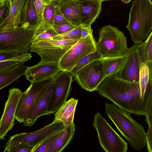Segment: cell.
<instances>
[{
  "label": "cell",
  "instance_id": "ee69618b",
  "mask_svg": "<svg viewBox=\"0 0 152 152\" xmlns=\"http://www.w3.org/2000/svg\"><path fill=\"white\" fill-rule=\"evenodd\" d=\"M101 0V1H102H102H105L111 0Z\"/></svg>",
  "mask_w": 152,
  "mask_h": 152
},
{
  "label": "cell",
  "instance_id": "7a4b0ae2",
  "mask_svg": "<svg viewBox=\"0 0 152 152\" xmlns=\"http://www.w3.org/2000/svg\"><path fill=\"white\" fill-rule=\"evenodd\" d=\"M104 106L106 114L129 145L136 151L144 148L146 133L142 126L134 119L130 113L114 104L105 103Z\"/></svg>",
  "mask_w": 152,
  "mask_h": 152
},
{
  "label": "cell",
  "instance_id": "277c9868",
  "mask_svg": "<svg viewBox=\"0 0 152 152\" xmlns=\"http://www.w3.org/2000/svg\"><path fill=\"white\" fill-rule=\"evenodd\" d=\"M96 47L103 57L125 55L129 49L124 33L110 25L104 26L100 29Z\"/></svg>",
  "mask_w": 152,
  "mask_h": 152
},
{
  "label": "cell",
  "instance_id": "484cf974",
  "mask_svg": "<svg viewBox=\"0 0 152 152\" xmlns=\"http://www.w3.org/2000/svg\"><path fill=\"white\" fill-rule=\"evenodd\" d=\"M103 57L101 53L96 50L85 56L78 62L76 66L69 72L73 77L82 68L94 61L100 59Z\"/></svg>",
  "mask_w": 152,
  "mask_h": 152
},
{
  "label": "cell",
  "instance_id": "44dd1931",
  "mask_svg": "<svg viewBox=\"0 0 152 152\" xmlns=\"http://www.w3.org/2000/svg\"><path fill=\"white\" fill-rule=\"evenodd\" d=\"M75 127L74 122L70 125L65 126L48 152H62L72 140L75 132Z\"/></svg>",
  "mask_w": 152,
  "mask_h": 152
},
{
  "label": "cell",
  "instance_id": "d590c367",
  "mask_svg": "<svg viewBox=\"0 0 152 152\" xmlns=\"http://www.w3.org/2000/svg\"><path fill=\"white\" fill-rule=\"evenodd\" d=\"M58 35V34L52 26L40 34L33 40H42L54 37Z\"/></svg>",
  "mask_w": 152,
  "mask_h": 152
},
{
  "label": "cell",
  "instance_id": "e575fe53",
  "mask_svg": "<svg viewBox=\"0 0 152 152\" xmlns=\"http://www.w3.org/2000/svg\"><path fill=\"white\" fill-rule=\"evenodd\" d=\"M53 27L58 34H62L70 31L77 27L71 23L58 25H53Z\"/></svg>",
  "mask_w": 152,
  "mask_h": 152
},
{
  "label": "cell",
  "instance_id": "74e56055",
  "mask_svg": "<svg viewBox=\"0 0 152 152\" xmlns=\"http://www.w3.org/2000/svg\"><path fill=\"white\" fill-rule=\"evenodd\" d=\"M145 116L146 117L145 121L149 127H152V96L149 99Z\"/></svg>",
  "mask_w": 152,
  "mask_h": 152
},
{
  "label": "cell",
  "instance_id": "8d00e7d4",
  "mask_svg": "<svg viewBox=\"0 0 152 152\" xmlns=\"http://www.w3.org/2000/svg\"><path fill=\"white\" fill-rule=\"evenodd\" d=\"M21 54L16 51H0V61L10 59Z\"/></svg>",
  "mask_w": 152,
  "mask_h": 152
},
{
  "label": "cell",
  "instance_id": "6da1fadb",
  "mask_svg": "<svg viewBox=\"0 0 152 152\" xmlns=\"http://www.w3.org/2000/svg\"><path fill=\"white\" fill-rule=\"evenodd\" d=\"M96 91L118 107L130 113L145 116L148 102L152 96L149 88L145 99L141 95L139 82L126 80L116 75L105 77Z\"/></svg>",
  "mask_w": 152,
  "mask_h": 152
},
{
  "label": "cell",
  "instance_id": "8992f818",
  "mask_svg": "<svg viewBox=\"0 0 152 152\" xmlns=\"http://www.w3.org/2000/svg\"><path fill=\"white\" fill-rule=\"evenodd\" d=\"M99 144L106 152H126L128 144L110 126L101 113L95 114L92 122Z\"/></svg>",
  "mask_w": 152,
  "mask_h": 152
},
{
  "label": "cell",
  "instance_id": "9c48e42d",
  "mask_svg": "<svg viewBox=\"0 0 152 152\" xmlns=\"http://www.w3.org/2000/svg\"><path fill=\"white\" fill-rule=\"evenodd\" d=\"M54 77L31 82L28 88L21 93L15 114V118L19 123H23L31 108L46 90Z\"/></svg>",
  "mask_w": 152,
  "mask_h": 152
},
{
  "label": "cell",
  "instance_id": "2e32d148",
  "mask_svg": "<svg viewBox=\"0 0 152 152\" xmlns=\"http://www.w3.org/2000/svg\"><path fill=\"white\" fill-rule=\"evenodd\" d=\"M54 77L51 83L41 97L31 108L23 121V124L25 126L30 127L34 124L39 117L48 115L46 111L50 96L55 87Z\"/></svg>",
  "mask_w": 152,
  "mask_h": 152
},
{
  "label": "cell",
  "instance_id": "603a6c76",
  "mask_svg": "<svg viewBox=\"0 0 152 152\" xmlns=\"http://www.w3.org/2000/svg\"><path fill=\"white\" fill-rule=\"evenodd\" d=\"M25 62H21L10 70L0 72V90L24 75L27 67L24 65Z\"/></svg>",
  "mask_w": 152,
  "mask_h": 152
},
{
  "label": "cell",
  "instance_id": "9a60e30c",
  "mask_svg": "<svg viewBox=\"0 0 152 152\" xmlns=\"http://www.w3.org/2000/svg\"><path fill=\"white\" fill-rule=\"evenodd\" d=\"M61 71L58 61H40L33 66L27 67L24 75L31 83L53 77Z\"/></svg>",
  "mask_w": 152,
  "mask_h": 152
},
{
  "label": "cell",
  "instance_id": "ba28073f",
  "mask_svg": "<svg viewBox=\"0 0 152 152\" xmlns=\"http://www.w3.org/2000/svg\"><path fill=\"white\" fill-rule=\"evenodd\" d=\"M125 63L116 75L126 81L138 82L142 64L145 63V43L134 44L129 48Z\"/></svg>",
  "mask_w": 152,
  "mask_h": 152
},
{
  "label": "cell",
  "instance_id": "b9f144b4",
  "mask_svg": "<svg viewBox=\"0 0 152 152\" xmlns=\"http://www.w3.org/2000/svg\"><path fill=\"white\" fill-rule=\"evenodd\" d=\"M126 4L129 3L131 0H120Z\"/></svg>",
  "mask_w": 152,
  "mask_h": 152
},
{
  "label": "cell",
  "instance_id": "8fae6325",
  "mask_svg": "<svg viewBox=\"0 0 152 152\" xmlns=\"http://www.w3.org/2000/svg\"><path fill=\"white\" fill-rule=\"evenodd\" d=\"M65 126L61 121L53 120L50 124L42 129L32 132L21 133L11 136L6 143V145L23 142L34 147L31 152L44 140L51 136L62 131Z\"/></svg>",
  "mask_w": 152,
  "mask_h": 152
},
{
  "label": "cell",
  "instance_id": "e0dca14e",
  "mask_svg": "<svg viewBox=\"0 0 152 152\" xmlns=\"http://www.w3.org/2000/svg\"><path fill=\"white\" fill-rule=\"evenodd\" d=\"M78 4L81 26H91L101 11L100 0H76Z\"/></svg>",
  "mask_w": 152,
  "mask_h": 152
},
{
  "label": "cell",
  "instance_id": "52a82bcc",
  "mask_svg": "<svg viewBox=\"0 0 152 152\" xmlns=\"http://www.w3.org/2000/svg\"><path fill=\"white\" fill-rule=\"evenodd\" d=\"M79 39L54 40L50 38L33 40L30 51L38 54L41 62L58 61Z\"/></svg>",
  "mask_w": 152,
  "mask_h": 152
},
{
  "label": "cell",
  "instance_id": "3957f363",
  "mask_svg": "<svg viewBox=\"0 0 152 152\" xmlns=\"http://www.w3.org/2000/svg\"><path fill=\"white\" fill-rule=\"evenodd\" d=\"M134 44L145 40L152 28V3L151 0H133L126 27Z\"/></svg>",
  "mask_w": 152,
  "mask_h": 152
},
{
  "label": "cell",
  "instance_id": "30bf717a",
  "mask_svg": "<svg viewBox=\"0 0 152 152\" xmlns=\"http://www.w3.org/2000/svg\"><path fill=\"white\" fill-rule=\"evenodd\" d=\"M96 42L93 35L81 38L58 61L61 71L69 72L83 57L96 50Z\"/></svg>",
  "mask_w": 152,
  "mask_h": 152
},
{
  "label": "cell",
  "instance_id": "d6a6232c",
  "mask_svg": "<svg viewBox=\"0 0 152 152\" xmlns=\"http://www.w3.org/2000/svg\"><path fill=\"white\" fill-rule=\"evenodd\" d=\"M67 23H71L64 16L57 4L55 10L53 25H58Z\"/></svg>",
  "mask_w": 152,
  "mask_h": 152
},
{
  "label": "cell",
  "instance_id": "d6986e66",
  "mask_svg": "<svg viewBox=\"0 0 152 152\" xmlns=\"http://www.w3.org/2000/svg\"><path fill=\"white\" fill-rule=\"evenodd\" d=\"M78 101L77 99L73 98L66 101L55 113L54 120L61 121L65 126L72 123Z\"/></svg>",
  "mask_w": 152,
  "mask_h": 152
},
{
  "label": "cell",
  "instance_id": "ac0fdd59",
  "mask_svg": "<svg viewBox=\"0 0 152 152\" xmlns=\"http://www.w3.org/2000/svg\"><path fill=\"white\" fill-rule=\"evenodd\" d=\"M58 6L65 18L72 24L81 26L80 14L76 0H58Z\"/></svg>",
  "mask_w": 152,
  "mask_h": 152
},
{
  "label": "cell",
  "instance_id": "4dcf8cb0",
  "mask_svg": "<svg viewBox=\"0 0 152 152\" xmlns=\"http://www.w3.org/2000/svg\"><path fill=\"white\" fill-rule=\"evenodd\" d=\"M34 147L26 143H15L5 145L4 152H31Z\"/></svg>",
  "mask_w": 152,
  "mask_h": 152
},
{
  "label": "cell",
  "instance_id": "4fadbf2b",
  "mask_svg": "<svg viewBox=\"0 0 152 152\" xmlns=\"http://www.w3.org/2000/svg\"><path fill=\"white\" fill-rule=\"evenodd\" d=\"M74 77L83 89L90 92L96 91L106 77L102 61L97 60L88 64L81 69Z\"/></svg>",
  "mask_w": 152,
  "mask_h": 152
},
{
  "label": "cell",
  "instance_id": "f1b7e54d",
  "mask_svg": "<svg viewBox=\"0 0 152 152\" xmlns=\"http://www.w3.org/2000/svg\"><path fill=\"white\" fill-rule=\"evenodd\" d=\"M145 43V63L148 66L150 75H152V32L147 37Z\"/></svg>",
  "mask_w": 152,
  "mask_h": 152
},
{
  "label": "cell",
  "instance_id": "7402d4cb",
  "mask_svg": "<svg viewBox=\"0 0 152 152\" xmlns=\"http://www.w3.org/2000/svg\"><path fill=\"white\" fill-rule=\"evenodd\" d=\"M126 58V54L101 58L100 60L103 63L106 77L116 75L124 64Z\"/></svg>",
  "mask_w": 152,
  "mask_h": 152
},
{
  "label": "cell",
  "instance_id": "7c38bea8",
  "mask_svg": "<svg viewBox=\"0 0 152 152\" xmlns=\"http://www.w3.org/2000/svg\"><path fill=\"white\" fill-rule=\"evenodd\" d=\"M54 78L55 87L46 111L48 115L58 110L66 101L71 91L73 77L69 72L61 71Z\"/></svg>",
  "mask_w": 152,
  "mask_h": 152
},
{
  "label": "cell",
  "instance_id": "836d02e7",
  "mask_svg": "<svg viewBox=\"0 0 152 152\" xmlns=\"http://www.w3.org/2000/svg\"><path fill=\"white\" fill-rule=\"evenodd\" d=\"M10 8L9 1H6L0 3V25L7 17Z\"/></svg>",
  "mask_w": 152,
  "mask_h": 152
},
{
  "label": "cell",
  "instance_id": "60d3db41",
  "mask_svg": "<svg viewBox=\"0 0 152 152\" xmlns=\"http://www.w3.org/2000/svg\"><path fill=\"white\" fill-rule=\"evenodd\" d=\"M26 0H10L9 3L16 2L22 10Z\"/></svg>",
  "mask_w": 152,
  "mask_h": 152
},
{
  "label": "cell",
  "instance_id": "d4e9b609",
  "mask_svg": "<svg viewBox=\"0 0 152 152\" xmlns=\"http://www.w3.org/2000/svg\"><path fill=\"white\" fill-rule=\"evenodd\" d=\"M31 57V54L27 52L22 53L13 58L0 61V72L10 70L21 62H25Z\"/></svg>",
  "mask_w": 152,
  "mask_h": 152
},
{
  "label": "cell",
  "instance_id": "f546056e",
  "mask_svg": "<svg viewBox=\"0 0 152 152\" xmlns=\"http://www.w3.org/2000/svg\"><path fill=\"white\" fill-rule=\"evenodd\" d=\"M82 28V26H80L67 32L49 38L54 40L79 39L81 38Z\"/></svg>",
  "mask_w": 152,
  "mask_h": 152
},
{
  "label": "cell",
  "instance_id": "1f68e13d",
  "mask_svg": "<svg viewBox=\"0 0 152 152\" xmlns=\"http://www.w3.org/2000/svg\"><path fill=\"white\" fill-rule=\"evenodd\" d=\"M60 132L51 136L44 140L37 147L34 152H48L55 142Z\"/></svg>",
  "mask_w": 152,
  "mask_h": 152
},
{
  "label": "cell",
  "instance_id": "ab89813d",
  "mask_svg": "<svg viewBox=\"0 0 152 152\" xmlns=\"http://www.w3.org/2000/svg\"><path fill=\"white\" fill-rule=\"evenodd\" d=\"M91 35H93V30L91 26L82 27L81 38H86Z\"/></svg>",
  "mask_w": 152,
  "mask_h": 152
},
{
  "label": "cell",
  "instance_id": "83f0119b",
  "mask_svg": "<svg viewBox=\"0 0 152 152\" xmlns=\"http://www.w3.org/2000/svg\"><path fill=\"white\" fill-rule=\"evenodd\" d=\"M58 0H51L50 3L45 5L43 13V22L53 26L55 10Z\"/></svg>",
  "mask_w": 152,
  "mask_h": 152
},
{
  "label": "cell",
  "instance_id": "5b68a950",
  "mask_svg": "<svg viewBox=\"0 0 152 152\" xmlns=\"http://www.w3.org/2000/svg\"><path fill=\"white\" fill-rule=\"evenodd\" d=\"M35 29L21 27L0 29V51L22 54L30 51Z\"/></svg>",
  "mask_w": 152,
  "mask_h": 152
},
{
  "label": "cell",
  "instance_id": "4316f807",
  "mask_svg": "<svg viewBox=\"0 0 152 152\" xmlns=\"http://www.w3.org/2000/svg\"><path fill=\"white\" fill-rule=\"evenodd\" d=\"M152 76H150L148 67L145 63L142 64L139 74V84L141 95L143 99L145 97L148 92L147 89L150 78Z\"/></svg>",
  "mask_w": 152,
  "mask_h": 152
},
{
  "label": "cell",
  "instance_id": "7bdbcfd3",
  "mask_svg": "<svg viewBox=\"0 0 152 152\" xmlns=\"http://www.w3.org/2000/svg\"><path fill=\"white\" fill-rule=\"evenodd\" d=\"M6 1H9L10 0H0V3Z\"/></svg>",
  "mask_w": 152,
  "mask_h": 152
},
{
  "label": "cell",
  "instance_id": "ffe728a7",
  "mask_svg": "<svg viewBox=\"0 0 152 152\" xmlns=\"http://www.w3.org/2000/svg\"><path fill=\"white\" fill-rule=\"evenodd\" d=\"M37 26L34 0H26L22 10L19 27L35 29Z\"/></svg>",
  "mask_w": 152,
  "mask_h": 152
},
{
  "label": "cell",
  "instance_id": "5bb4252c",
  "mask_svg": "<svg viewBox=\"0 0 152 152\" xmlns=\"http://www.w3.org/2000/svg\"><path fill=\"white\" fill-rule=\"evenodd\" d=\"M8 92V98L0 120V140H5V136L15 125L17 106L22 92L20 89L15 88L10 89Z\"/></svg>",
  "mask_w": 152,
  "mask_h": 152
},
{
  "label": "cell",
  "instance_id": "cb8c5ba5",
  "mask_svg": "<svg viewBox=\"0 0 152 152\" xmlns=\"http://www.w3.org/2000/svg\"><path fill=\"white\" fill-rule=\"evenodd\" d=\"M10 4L9 13L0 25V29L19 27L22 10L16 2Z\"/></svg>",
  "mask_w": 152,
  "mask_h": 152
},
{
  "label": "cell",
  "instance_id": "f35d334b",
  "mask_svg": "<svg viewBox=\"0 0 152 152\" xmlns=\"http://www.w3.org/2000/svg\"><path fill=\"white\" fill-rule=\"evenodd\" d=\"M146 141L147 147L149 152H152V127H149L146 133Z\"/></svg>",
  "mask_w": 152,
  "mask_h": 152
}]
</instances>
